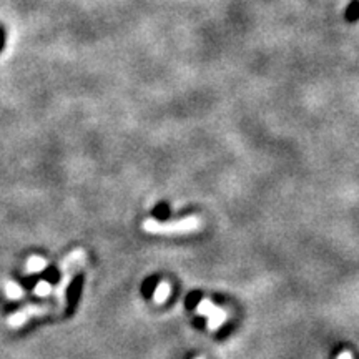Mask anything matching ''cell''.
Returning <instances> with one entry per match:
<instances>
[{
  "label": "cell",
  "mask_w": 359,
  "mask_h": 359,
  "mask_svg": "<svg viewBox=\"0 0 359 359\" xmlns=\"http://www.w3.org/2000/svg\"><path fill=\"white\" fill-rule=\"evenodd\" d=\"M85 263H87V253H85V250H82V248H77V250L72 251V253H68L65 258L62 260V263H60L62 280L54 286V293H52L55 299H57V310H55V313L57 314L65 311L68 286H70L72 280H74L77 273L85 266Z\"/></svg>",
  "instance_id": "1"
},
{
  "label": "cell",
  "mask_w": 359,
  "mask_h": 359,
  "mask_svg": "<svg viewBox=\"0 0 359 359\" xmlns=\"http://www.w3.org/2000/svg\"><path fill=\"white\" fill-rule=\"evenodd\" d=\"M145 233L150 234H165V237H172V234H188L195 233L203 228V220L200 216H188L178 221H158L153 218H148L142 223Z\"/></svg>",
  "instance_id": "2"
},
{
  "label": "cell",
  "mask_w": 359,
  "mask_h": 359,
  "mask_svg": "<svg viewBox=\"0 0 359 359\" xmlns=\"http://www.w3.org/2000/svg\"><path fill=\"white\" fill-rule=\"evenodd\" d=\"M196 313L205 316V318L208 319V329L213 333L218 331V329L228 321V311L223 310L221 306L215 305V303L208 298H203L202 301L198 303V306H196Z\"/></svg>",
  "instance_id": "3"
},
{
  "label": "cell",
  "mask_w": 359,
  "mask_h": 359,
  "mask_svg": "<svg viewBox=\"0 0 359 359\" xmlns=\"http://www.w3.org/2000/svg\"><path fill=\"white\" fill-rule=\"evenodd\" d=\"M52 305H27L20 308L19 311H15L14 314H10L7 318V326L10 329H19L24 324H27L32 318H40L52 313Z\"/></svg>",
  "instance_id": "4"
},
{
  "label": "cell",
  "mask_w": 359,
  "mask_h": 359,
  "mask_svg": "<svg viewBox=\"0 0 359 359\" xmlns=\"http://www.w3.org/2000/svg\"><path fill=\"white\" fill-rule=\"evenodd\" d=\"M47 260L42 258V256L38 255H32L30 258L27 260V263H25V268H24V273L25 275H37V273H42L44 269L47 268Z\"/></svg>",
  "instance_id": "5"
},
{
  "label": "cell",
  "mask_w": 359,
  "mask_h": 359,
  "mask_svg": "<svg viewBox=\"0 0 359 359\" xmlns=\"http://www.w3.org/2000/svg\"><path fill=\"white\" fill-rule=\"evenodd\" d=\"M3 293H6V296L10 299V301H19V299H22L25 296L24 288L14 280L3 281Z\"/></svg>",
  "instance_id": "6"
},
{
  "label": "cell",
  "mask_w": 359,
  "mask_h": 359,
  "mask_svg": "<svg viewBox=\"0 0 359 359\" xmlns=\"http://www.w3.org/2000/svg\"><path fill=\"white\" fill-rule=\"evenodd\" d=\"M170 292H172V288H170V285L166 283V281L158 285L157 289H155V294H153V298H155V303H158V305L165 303L170 296Z\"/></svg>",
  "instance_id": "7"
},
{
  "label": "cell",
  "mask_w": 359,
  "mask_h": 359,
  "mask_svg": "<svg viewBox=\"0 0 359 359\" xmlns=\"http://www.w3.org/2000/svg\"><path fill=\"white\" fill-rule=\"evenodd\" d=\"M54 293V285L49 283V281H38L33 288V294L38 298H47Z\"/></svg>",
  "instance_id": "8"
},
{
  "label": "cell",
  "mask_w": 359,
  "mask_h": 359,
  "mask_svg": "<svg viewBox=\"0 0 359 359\" xmlns=\"http://www.w3.org/2000/svg\"><path fill=\"white\" fill-rule=\"evenodd\" d=\"M346 19L349 20V22H354V20L359 19V2H353L351 6H349L348 12H346Z\"/></svg>",
  "instance_id": "9"
},
{
  "label": "cell",
  "mask_w": 359,
  "mask_h": 359,
  "mask_svg": "<svg viewBox=\"0 0 359 359\" xmlns=\"http://www.w3.org/2000/svg\"><path fill=\"white\" fill-rule=\"evenodd\" d=\"M3 49H6V29L0 25V54L3 52Z\"/></svg>",
  "instance_id": "10"
},
{
  "label": "cell",
  "mask_w": 359,
  "mask_h": 359,
  "mask_svg": "<svg viewBox=\"0 0 359 359\" xmlns=\"http://www.w3.org/2000/svg\"><path fill=\"white\" fill-rule=\"evenodd\" d=\"M351 356H349V354H341L340 356V359H349Z\"/></svg>",
  "instance_id": "11"
}]
</instances>
